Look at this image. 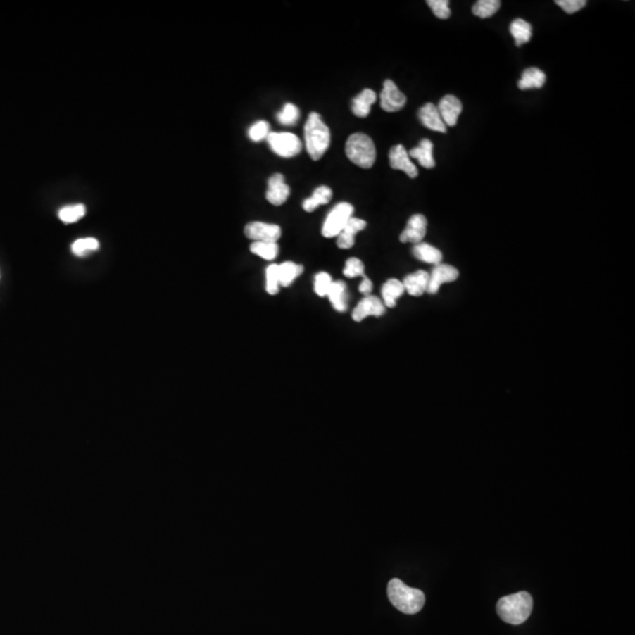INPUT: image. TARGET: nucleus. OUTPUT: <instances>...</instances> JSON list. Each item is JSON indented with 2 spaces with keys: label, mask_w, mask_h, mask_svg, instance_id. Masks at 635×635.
<instances>
[{
  "label": "nucleus",
  "mask_w": 635,
  "mask_h": 635,
  "mask_svg": "<svg viewBox=\"0 0 635 635\" xmlns=\"http://www.w3.org/2000/svg\"><path fill=\"white\" fill-rule=\"evenodd\" d=\"M533 610V598L529 593L517 592L503 596L496 603V613L510 624H521L527 620Z\"/></svg>",
  "instance_id": "1"
},
{
  "label": "nucleus",
  "mask_w": 635,
  "mask_h": 635,
  "mask_svg": "<svg viewBox=\"0 0 635 635\" xmlns=\"http://www.w3.org/2000/svg\"><path fill=\"white\" fill-rule=\"evenodd\" d=\"M389 599L396 610L405 614H415L425 605V594L420 589L405 585L400 579H392L387 586Z\"/></svg>",
  "instance_id": "2"
},
{
  "label": "nucleus",
  "mask_w": 635,
  "mask_h": 635,
  "mask_svg": "<svg viewBox=\"0 0 635 635\" xmlns=\"http://www.w3.org/2000/svg\"><path fill=\"white\" fill-rule=\"evenodd\" d=\"M305 142H306V150L313 161L322 159L326 151L329 150L331 143V133L325 122H322L320 115L317 112H312L306 124H305Z\"/></svg>",
  "instance_id": "3"
},
{
  "label": "nucleus",
  "mask_w": 635,
  "mask_h": 635,
  "mask_svg": "<svg viewBox=\"0 0 635 635\" xmlns=\"http://www.w3.org/2000/svg\"><path fill=\"white\" fill-rule=\"evenodd\" d=\"M346 156L361 168H371L375 163L377 150L373 140L364 133H354L346 142Z\"/></svg>",
  "instance_id": "4"
},
{
  "label": "nucleus",
  "mask_w": 635,
  "mask_h": 635,
  "mask_svg": "<svg viewBox=\"0 0 635 635\" xmlns=\"http://www.w3.org/2000/svg\"><path fill=\"white\" fill-rule=\"evenodd\" d=\"M353 212L354 207L348 203H340L333 207L322 225V236L325 238L338 237L347 222L353 217Z\"/></svg>",
  "instance_id": "5"
},
{
  "label": "nucleus",
  "mask_w": 635,
  "mask_h": 635,
  "mask_svg": "<svg viewBox=\"0 0 635 635\" xmlns=\"http://www.w3.org/2000/svg\"><path fill=\"white\" fill-rule=\"evenodd\" d=\"M268 143L277 156L282 158H292L299 154L303 149V143L299 137L289 132H270Z\"/></svg>",
  "instance_id": "6"
},
{
  "label": "nucleus",
  "mask_w": 635,
  "mask_h": 635,
  "mask_svg": "<svg viewBox=\"0 0 635 635\" xmlns=\"http://www.w3.org/2000/svg\"><path fill=\"white\" fill-rule=\"evenodd\" d=\"M245 236L253 241L277 243L282 237V229L275 224L253 222L245 226Z\"/></svg>",
  "instance_id": "7"
},
{
  "label": "nucleus",
  "mask_w": 635,
  "mask_h": 635,
  "mask_svg": "<svg viewBox=\"0 0 635 635\" xmlns=\"http://www.w3.org/2000/svg\"><path fill=\"white\" fill-rule=\"evenodd\" d=\"M406 96L392 80H385L380 94V106L386 112H398L406 105Z\"/></svg>",
  "instance_id": "8"
},
{
  "label": "nucleus",
  "mask_w": 635,
  "mask_h": 635,
  "mask_svg": "<svg viewBox=\"0 0 635 635\" xmlns=\"http://www.w3.org/2000/svg\"><path fill=\"white\" fill-rule=\"evenodd\" d=\"M458 278L459 271L454 266L447 264L436 265L429 275V287L426 293L436 294L439 292L441 285L455 282Z\"/></svg>",
  "instance_id": "9"
},
{
  "label": "nucleus",
  "mask_w": 635,
  "mask_h": 635,
  "mask_svg": "<svg viewBox=\"0 0 635 635\" xmlns=\"http://www.w3.org/2000/svg\"><path fill=\"white\" fill-rule=\"evenodd\" d=\"M427 219L425 215H414L407 222L406 229L400 234L401 243L419 244L426 236Z\"/></svg>",
  "instance_id": "10"
},
{
  "label": "nucleus",
  "mask_w": 635,
  "mask_h": 635,
  "mask_svg": "<svg viewBox=\"0 0 635 635\" xmlns=\"http://www.w3.org/2000/svg\"><path fill=\"white\" fill-rule=\"evenodd\" d=\"M386 312L385 305L382 300L373 296H366L354 308L352 318L354 322H360L370 315L382 317Z\"/></svg>",
  "instance_id": "11"
},
{
  "label": "nucleus",
  "mask_w": 635,
  "mask_h": 635,
  "mask_svg": "<svg viewBox=\"0 0 635 635\" xmlns=\"http://www.w3.org/2000/svg\"><path fill=\"white\" fill-rule=\"evenodd\" d=\"M389 165L393 170H399L406 173L410 178H417V168L410 161V156L403 145H396L389 151Z\"/></svg>",
  "instance_id": "12"
},
{
  "label": "nucleus",
  "mask_w": 635,
  "mask_h": 635,
  "mask_svg": "<svg viewBox=\"0 0 635 635\" xmlns=\"http://www.w3.org/2000/svg\"><path fill=\"white\" fill-rule=\"evenodd\" d=\"M268 192H266V199L268 203H271L275 206H280L285 203L291 193V189L285 182L284 175L280 173H275L268 179Z\"/></svg>",
  "instance_id": "13"
},
{
  "label": "nucleus",
  "mask_w": 635,
  "mask_h": 635,
  "mask_svg": "<svg viewBox=\"0 0 635 635\" xmlns=\"http://www.w3.org/2000/svg\"><path fill=\"white\" fill-rule=\"evenodd\" d=\"M438 111L445 125L453 127L457 125L458 118L463 111V103L457 96H445L443 99L440 100Z\"/></svg>",
  "instance_id": "14"
},
{
  "label": "nucleus",
  "mask_w": 635,
  "mask_h": 635,
  "mask_svg": "<svg viewBox=\"0 0 635 635\" xmlns=\"http://www.w3.org/2000/svg\"><path fill=\"white\" fill-rule=\"evenodd\" d=\"M419 119L421 124L427 129L436 132H446L447 126L441 119L438 108L432 103H427L419 110Z\"/></svg>",
  "instance_id": "15"
},
{
  "label": "nucleus",
  "mask_w": 635,
  "mask_h": 635,
  "mask_svg": "<svg viewBox=\"0 0 635 635\" xmlns=\"http://www.w3.org/2000/svg\"><path fill=\"white\" fill-rule=\"evenodd\" d=\"M367 226L366 222L363 219L352 218L347 222L346 226L344 227L343 231L337 237V245L339 249L343 250H348L354 245V237L358 232H360Z\"/></svg>",
  "instance_id": "16"
},
{
  "label": "nucleus",
  "mask_w": 635,
  "mask_h": 635,
  "mask_svg": "<svg viewBox=\"0 0 635 635\" xmlns=\"http://www.w3.org/2000/svg\"><path fill=\"white\" fill-rule=\"evenodd\" d=\"M429 273L426 271H417L408 275L403 279V287L410 296H420L427 292L429 287Z\"/></svg>",
  "instance_id": "17"
},
{
  "label": "nucleus",
  "mask_w": 635,
  "mask_h": 635,
  "mask_svg": "<svg viewBox=\"0 0 635 635\" xmlns=\"http://www.w3.org/2000/svg\"><path fill=\"white\" fill-rule=\"evenodd\" d=\"M375 101H377V94L375 91L371 89H365L360 94H358L352 100L353 115H357L359 118H366L370 115L371 106Z\"/></svg>",
  "instance_id": "18"
},
{
  "label": "nucleus",
  "mask_w": 635,
  "mask_h": 635,
  "mask_svg": "<svg viewBox=\"0 0 635 635\" xmlns=\"http://www.w3.org/2000/svg\"><path fill=\"white\" fill-rule=\"evenodd\" d=\"M333 308L338 312H346L348 308V292L346 284L344 282H333L327 293Z\"/></svg>",
  "instance_id": "19"
},
{
  "label": "nucleus",
  "mask_w": 635,
  "mask_h": 635,
  "mask_svg": "<svg viewBox=\"0 0 635 635\" xmlns=\"http://www.w3.org/2000/svg\"><path fill=\"white\" fill-rule=\"evenodd\" d=\"M408 156L417 159L422 168H433L436 166V161L433 158V143L431 140H421L419 146L412 149L408 152Z\"/></svg>",
  "instance_id": "20"
},
{
  "label": "nucleus",
  "mask_w": 635,
  "mask_h": 635,
  "mask_svg": "<svg viewBox=\"0 0 635 635\" xmlns=\"http://www.w3.org/2000/svg\"><path fill=\"white\" fill-rule=\"evenodd\" d=\"M412 253L417 260L426 263V264L434 265V266L441 264V260H443V253L436 247L432 246L429 244H415Z\"/></svg>",
  "instance_id": "21"
},
{
  "label": "nucleus",
  "mask_w": 635,
  "mask_h": 635,
  "mask_svg": "<svg viewBox=\"0 0 635 635\" xmlns=\"http://www.w3.org/2000/svg\"><path fill=\"white\" fill-rule=\"evenodd\" d=\"M546 82V75L541 70L536 68L524 70L521 79L517 82L520 89H541Z\"/></svg>",
  "instance_id": "22"
},
{
  "label": "nucleus",
  "mask_w": 635,
  "mask_h": 635,
  "mask_svg": "<svg viewBox=\"0 0 635 635\" xmlns=\"http://www.w3.org/2000/svg\"><path fill=\"white\" fill-rule=\"evenodd\" d=\"M405 292L403 282L398 279H389L384 284L382 289V299L386 307H396V300Z\"/></svg>",
  "instance_id": "23"
},
{
  "label": "nucleus",
  "mask_w": 635,
  "mask_h": 635,
  "mask_svg": "<svg viewBox=\"0 0 635 635\" xmlns=\"http://www.w3.org/2000/svg\"><path fill=\"white\" fill-rule=\"evenodd\" d=\"M332 199V189L329 186H319L318 189H314L313 194L310 198L303 200V208L306 212H313L317 207L320 205H326Z\"/></svg>",
  "instance_id": "24"
},
{
  "label": "nucleus",
  "mask_w": 635,
  "mask_h": 635,
  "mask_svg": "<svg viewBox=\"0 0 635 635\" xmlns=\"http://www.w3.org/2000/svg\"><path fill=\"white\" fill-rule=\"evenodd\" d=\"M303 265L294 264L292 261L279 265V284L284 287L292 285L293 282L303 275Z\"/></svg>",
  "instance_id": "25"
},
{
  "label": "nucleus",
  "mask_w": 635,
  "mask_h": 635,
  "mask_svg": "<svg viewBox=\"0 0 635 635\" xmlns=\"http://www.w3.org/2000/svg\"><path fill=\"white\" fill-rule=\"evenodd\" d=\"M510 34L515 40L517 46L528 43L532 37V26L524 19H515L510 26Z\"/></svg>",
  "instance_id": "26"
},
{
  "label": "nucleus",
  "mask_w": 635,
  "mask_h": 635,
  "mask_svg": "<svg viewBox=\"0 0 635 635\" xmlns=\"http://www.w3.org/2000/svg\"><path fill=\"white\" fill-rule=\"evenodd\" d=\"M250 250L252 253L263 258L265 260H273L279 253V246L277 243L253 241L251 244Z\"/></svg>",
  "instance_id": "27"
},
{
  "label": "nucleus",
  "mask_w": 635,
  "mask_h": 635,
  "mask_svg": "<svg viewBox=\"0 0 635 635\" xmlns=\"http://www.w3.org/2000/svg\"><path fill=\"white\" fill-rule=\"evenodd\" d=\"M501 1L499 0H479L475 3L474 6L472 8L473 15L480 18H489L493 15H496V11L499 10Z\"/></svg>",
  "instance_id": "28"
},
{
  "label": "nucleus",
  "mask_w": 635,
  "mask_h": 635,
  "mask_svg": "<svg viewBox=\"0 0 635 635\" xmlns=\"http://www.w3.org/2000/svg\"><path fill=\"white\" fill-rule=\"evenodd\" d=\"M86 207L82 203H77V205H68L59 210V218L61 222L65 224H72V222H78L85 215Z\"/></svg>",
  "instance_id": "29"
},
{
  "label": "nucleus",
  "mask_w": 635,
  "mask_h": 635,
  "mask_svg": "<svg viewBox=\"0 0 635 635\" xmlns=\"http://www.w3.org/2000/svg\"><path fill=\"white\" fill-rule=\"evenodd\" d=\"M99 249V241L94 238H82L72 244V252L78 257H84Z\"/></svg>",
  "instance_id": "30"
},
{
  "label": "nucleus",
  "mask_w": 635,
  "mask_h": 635,
  "mask_svg": "<svg viewBox=\"0 0 635 635\" xmlns=\"http://www.w3.org/2000/svg\"><path fill=\"white\" fill-rule=\"evenodd\" d=\"M299 117V108H296V105H293V103H286L285 106L282 108V111L279 112L278 115H277L278 122H280L282 125L285 126L296 125V122H298Z\"/></svg>",
  "instance_id": "31"
},
{
  "label": "nucleus",
  "mask_w": 635,
  "mask_h": 635,
  "mask_svg": "<svg viewBox=\"0 0 635 635\" xmlns=\"http://www.w3.org/2000/svg\"><path fill=\"white\" fill-rule=\"evenodd\" d=\"M279 265L271 264L266 268V292L271 296L279 293Z\"/></svg>",
  "instance_id": "32"
},
{
  "label": "nucleus",
  "mask_w": 635,
  "mask_h": 635,
  "mask_svg": "<svg viewBox=\"0 0 635 635\" xmlns=\"http://www.w3.org/2000/svg\"><path fill=\"white\" fill-rule=\"evenodd\" d=\"M332 282V278L329 273H326V272L318 273L314 279V292L317 293L319 296H327Z\"/></svg>",
  "instance_id": "33"
},
{
  "label": "nucleus",
  "mask_w": 635,
  "mask_h": 635,
  "mask_svg": "<svg viewBox=\"0 0 635 635\" xmlns=\"http://www.w3.org/2000/svg\"><path fill=\"white\" fill-rule=\"evenodd\" d=\"M344 275L347 278H356V277H366L365 275V266L363 261L358 258H350L346 261L345 268H344Z\"/></svg>",
  "instance_id": "34"
},
{
  "label": "nucleus",
  "mask_w": 635,
  "mask_h": 635,
  "mask_svg": "<svg viewBox=\"0 0 635 635\" xmlns=\"http://www.w3.org/2000/svg\"><path fill=\"white\" fill-rule=\"evenodd\" d=\"M268 133H270V125L268 122H264V120L256 122L249 130V137L253 142H261L263 139H266Z\"/></svg>",
  "instance_id": "35"
},
{
  "label": "nucleus",
  "mask_w": 635,
  "mask_h": 635,
  "mask_svg": "<svg viewBox=\"0 0 635 635\" xmlns=\"http://www.w3.org/2000/svg\"><path fill=\"white\" fill-rule=\"evenodd\" d=\"M429 8L432 10L433 13L439 19H447L451 17L450 6L447 0H429L427 1Z\"/></svg>",
  "instance_id": "36"
},
{
  "label": "nucleus",
  "mask_w": 635,
  "mask_h": 635,
  "mask_svg": "<svg viewBox=\"0 0 635 635\" xmlns=\"http://www.w3.org/2000/svg\"><path fill=\"white\" fill-rule=\"evenodd\" d=\"M555 4L559 5L565 12L572 15V13H575L585 8L587 1L586 0H557Z\"/></svg>",
  "instance_id": "37"
},
{
  "label": "nucleus",
  "mask_w": 635,
  "mask_h": 635,
  "mask_svg": "<svg viewBox=\"0 0 635 635\" xmlns=\"http://www.w3.org/2000/svg\"><path fill=\"white\" fill-rule=\"evenodd\" d=\"M372 289H373V284H372L371 280H370L367 277H365V278L363 279V282H361L360 286H359V292H360L361 294H364L365 296H370Z\"/></svg>",
  "instance_id": "38"
}]
</instances>
